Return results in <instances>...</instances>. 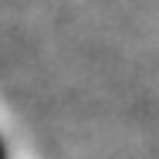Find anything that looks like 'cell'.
<instances>
[{"mask_svg":"<svg viewBox=\"0 0 159 159\" xmlns=\"http://www.w3.org/2000/svg\"><path fill=\"white\" fill-rule=\"evenodd\" d=\"M0 159H7V146H3V139H0Z\"/></svg>","mask_w":159,"mask_h":159,"instance_id":"1","label":"cell"}]
</instances>
